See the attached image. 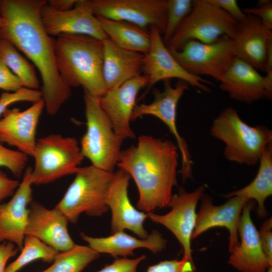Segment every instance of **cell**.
<instances>
[{"instance_id": "obj_1", "label": "cell", "mask_w": 272, "mask_h": 272, "mask_svg": "<svg viewBox=\"0 0 272 272\" xmlns=\"http://www.w3.org/2000/svg\"><path fill=\"white\" fill-rule=\"evenodd\" d=\"M44 0H1L0 15L6 25L0 38L12 43L37 68L40 74L42 98L47 113L56 114L71 95V88L62 81L56 64L54 43L41 21Z\"/></svg>"}, {"instance_id": "obj_4", "label": "cell", "mask_w": 272, "mask_h": 272, "mask_svg": "<svg viewBox=\"0 0 272 272\" xmlns=\"http://www.w3.org/2000/svg\"><path fill=\"white\" fill-rule=\"evenodd\" d=\"M212 136L222 141L225 157L230 161L248 166L256 165L267 145L272 131L263 125L251 126L232 107L224 109L214 120Z\"/></svg>"}, {"instance_id": "obj_2", "label": "cell", "mask_w": 272, "mask_h": 272, "mask_svg": "<svg viewBox=\"0 0 272 272\" xmlns=\"http://www.w3.org/2000/svg\"><path fill=\"white\" fill-rule=\"evenodd\" d=\"M178 147L172 141L147 135L121 150L117 166L132 177L139 191L137 209L146 213L168 207L177 185Z\"/></svg>"}, {"instance_id": "obj_37", "label": "cell", "mask_w": 272, "mask_h": 272, "mask_svg": "<svg viewBox=\"0 0 272 272\" xmlns=\"http://www.w3.org/2000/svg\"><path fill=\"white\" fill-rule=\"evenodd\" d=\"M22 87L19 80L0 57V89L14 92Z\"/></svg>"}, {"instance_id": "obj_44", "label": "cell", "mask_w": 272, "mask_h": 272, "mask_svg": "<svg viewBox=\"0 0 272 272\" xmlns=\"http://www.w3.org/2000/svg\"><path fill=\"white\" fill-rule=\"evenodd\" d=\"M266 272H272V267H269L267 270L266 271Z\"/></svg>"}, {"instance_id": "obj_5", "label": "cell", "mask_w": 272, "mask_h": 272, "mask_svg": "<svg viewBox=\"0 0 272 272\" xmlns=\"http://www.w3.org/2000/svg\"><path fill=\"white\" fill-rule=\"evenodd\" d=\"M114 174L92 165L79 167L55 208L73 223H77L84 213L92 217L101 216L109 210L106 200Z\"/></svg>"}, {"instance_id": "obj_6", "label": "cell", "mask_w": 272, "mask_h": 272, "mask_svg": "<svg viewBox=\"0 0 272 272\" xmlns=\"http://www.w3.org/2000/svg\"><path fill=\"white\" fill-rule=\"evenodd\" d=\"M84 99L87 129L81 140L82 153L92 165L114 172L123 141L115 133L110 119L100 105L99 98L84 90Z\"/></svg>"}, {"instance_id": "obj_8", "label": "cell", "mask_w": 272, "mask_h": 272, "mask_svg": "<svg viewBox=\"0 0 272 272\" xmlns=\"http://www.w3.org/2000/svg\"><path fill=\"white\" fill-rule=\"evenodd\" d=\"M237 25L229 15L208 0H194L191 12L166 45L172 51L190 40L211 43L225 35L232 39Z\"/></svg>"}, {"instance_id": "obj_16", "label": "cell", "mask_w": 272, "mask_h": 272, "mask_svg": "<svg viewBox=\"0 0 272 272\" xmlns=\"http://www.w3.org/2000/svg\"><path fill=\"white\" fill-rule=\"evenodd\" d=\"M192 239L197 238L207 231L215 227H224L229 233V252L239 244L238 226L242 209L250 199L234 196L221 205H215L209 195L201 197Z\"/></svg>"}, {"instance_id": "obj_25", "label": "cell", "mask_w": 272, "mask_h": 272, "mask_svg": "<svg viewBox=\"0 0 272 272\" xmlns=\"http://www.w3.org/2000/svg\"><path fill=\"white\" fill-rule=\"evenodd\" d=\"M81 238L88 245L99 253H106L115 257L133 255L134 250L140 248H146L154 254L165 249L167 240L161 233L153 230L144 239L138 238L119 231L104 237H94L81 233Z\"/></svg>"}, {"instance_id": "obj_35", "label": "cell", "mask_w": 272, "mask_h": 272, "mask_svg": "<svg viewBox=\"0 0 272 272\" xmlns=\"http://www.w3.org/2000/svg\"><path fill=\"white\" fill-rule=\"evenodd\" d=\"M146 258L145 254L134 259L116 257L112 263L106 265L96 272H138L139 264Z\"/></svg>"}, {"instance_id": "obj_41", "label": "cell", "mask_w": 272, "mask_h": 272, "mask_svg": "<svg viewBox=\"0 0 272 272\" xmlns=\"http://www.w3.org/2000/svg\"><path fill=\"white\" fill-rule=\"evenodd\" d=\"M19 250L14 243L10 242L5 241L0 244V272L5 271L7 262L17 255Z\"/></svg>"}, {"instance_id": "obj_13", "label": "cell", "mask_w": 272, "mask_h": 272, "mask_svg": "<svg viewBox=\"0 0 272 272\" xmlns=\"http://www.w3.org/2000/svg\"><path fill=\"white\" fill-rule=\"evenodd\" d=\"M205 187L199 186L192 192L180 188L178 193L172 195L168 207L171 210L166 214L148 213L153 222L162 225L175 236L183 251V256L193 260L191 241L196 219L197 204L204 193Z\"/></svg>"}, {"instance_id": "obj_30", "label": "cell", "mask_w": 272, "mask_h": 272, "mask_svg": "<svg viewBox=\"0 0 272 272\" xmlns=\"http://www.w3.org/2000/svg\"><path fill=\"white\" fill-rule=\"evenodd\" d=\"M19 256L6 266L5 272H17L29 263L40 259L43 262H53L59 252L39 239L26 236Z\"/></svg>"}, {"instance_id": "obj_33", "label": "cell", "mask_w": 272, "mask_h": 272, "mask_svg": "<svg viewBox=\"0 0 272 272\" xmlns=\"http://www.w3.org/2000/svg\"><path fill=\"white\" fill-rule=\"evenodd\" d=\"M41 91L22 87L12 93L4 92L0 97V117L11 104L17 102H36L42 99ZM1 120V119H0Z\"/></svg>"}, {"instance_id": "obj_38", "label": "cell", "mask_w": 272, "mask_h": 272, "mask_svg": "<svg viewBox=\"0 0 272 272\" xmlns=\"http://www.w3.org/2000/svg\"><path fill=\"white\" fill-rule=\"evenodd\" d=\"M211 4L221 9L237 23L244 21L247 15L241 10L236 0H208Z\"/></svg>"}, {"instance_id": "obj_31", "label": "cell", "mask_w": 272, "mask_h": 272, "mask_svg": "<svg viewBox=\"0 0 272 272\" xmlns=\"http://www.w3.org/2000/svg\"><path fill=\"white\" fill-rule=\"evenodd\" d=\"M192 5V0H167L166 23L162 38L165 45L189 15Z\"/></svg>"}, {"instance_id": "obj_26", "label": "cell", "mask_w": 272, "mask_h": 272, "mask_svg": "<svg viewBox=\"0 0 272 272\" xmlns=\"http://www.w3.org/2000/svg\"><path fill=\"white\" fill-rule=\"evenodd\" d=\"M259 162V169L253 180L246 186L228 193L224 197L240 196L255 200L257 205V215L262 218L267 214L265 201L272 194V142L265 148Z\"/></svg>"}, {"instance_id": "obj_19", "label": "cell", "mask_w": 272, "mask_h": 272, "mask_svg": "<svg viewBox=\"0 0 272 272\" xmlns=\"http://www.w3.org/2000/svg\"><path fill=\"white\" fill-rule=\"evenodd\" d=\"M44 107L42 99L22 111L18 108L7 109L0 120V142L32 157L37 141L36 129Z\"/></svg>"}, {"instance_id": "obj_3", "label": "cell", "mask_w": 272, "mask_h": 272, "mask_svg": "<svg viewBox=\"0 0 272 272\" xmlns=\"http://www.w3.org/2000/svg\"><path fill=\"white\" fill-rule=\"evenodd\" d=\"M54 48L57 69L66 86H81L98 98L106 92L103 41L88 35L63 34L54 39Z\"/></svg>"}, {"instance_id": "obj_9", "label": "cell", "mask_w": 272, "mask_h": 272, "mask_svg": "<svg viewBox=\"0 0 272 272\" xmlns=\"http://www.w3.org/2000/svg\"><path fill=\"white\" fill-rule=\"evenodd\" d=\"M170 51L189 73L211 76L219 82L236 57L232 39L226 35L211 43L190 40Z\"/></svg>"}, {"instance_id": "obj_17", "label": "cell", "mask_w": 272, "mask_h": 272, "mask_svg": "<svg viewBox=\"0 0 272 272\" xmlns=\"http://www.w3.org/2000/svg\"><path fill=\"white\" fill-rule=\"evenodd\" d=\"M251 200L244 205L240 218L238 234L240 241L230 253L228 263L240 272H266L272 262L263 251L258 232L251 217Z\"/></svg>"}, {"instance_id": "obj_18", "label": "cell", "mask_w": 272, "mask_h": 272, "mask_svg": "<svg viewBox=\"0 0 272 272\" xmlns=\"http://www.w3.org/2000/svg\"><path fill=\"white\" fill-rule=\"evenodd\" d=\"M75 8L57 11L45 4L41 10V19L44 29L50 36L61 34L88 35L102 41L109 39L97 19L77 0Z\"/></svg>"}, {"instance_id": "obj_43", "label": "cell", "mask_w": 272, "mask_h": 272, "mask_svg": "<svg viewBox=\"0 0 272 272\" xmlns=\"http://www.w3.org/2000/svg\"><path fill=\"white\" fill-rule=\"evenodd\" d=\"M5 20L0 15V29L6 25Z\"/></svg>"}, {"instance_id": "obj_23", "label": "cell", "mask_w": 272, "mask_h": 272, "mask_svg": "<svg viewBox=\"0 0 272 272\" xmlns=\"http://www.w3.org/2000/svg\"><path fill=\"white\" fill-rule=\"evenodd\" d=\"M232 39L236 57L264 72L272 31L267 30L258 18L248 14L244 21L237 23Z\"/></svg>"}, {"instance_id": "obj_29", "label": "cell", "mask_w": 272, "mask_h": 272, "mask_svg": "<svg viewBox=\"0 0 272 272\" xmlns=\"http://www.w3.org/2000/svg\"><path fill=\"white\" fill-rule=\"evenodd\" d=\"M100 254L91 247L75 244L71 249L59 252L50 266L44 272H82Z\"/></svg>"}, {"instance_id": "obj_14", "label": "cell", "mask_w": 272, "mask_h": 272, "mask_svg": "<svg viewBox=\"0 0 272 272\" xmlns=\"http://www.w3.org/2000/svg\"><path fill=\"white\" fill-rule=\"evenodd\" d=\"M144 75L129 80L119 86L107 91L99 101L110 119L117 135L123 141L134 139L135 134L130 121L139 91L148 85Z\"/></svg>"}, {"instance_id": "obj_20", "label": "cell", "mask_w": 272, "mask_h": 272, "mask_svg": "<svg viewBox=\"0 0 272 272\" xmlns=\"http://www.w3.org/2000/svg\"><path fill=\"white\" fill-rule=\"evenodd\" d=\"M32 168H27L21 183L12 198L0 205V243L10 242L19 250L23 246L29 214V205L32 201Z\"/></svg>"}, {"instance_id": "obj_21", "label": "cell", "mask_w": 272, "mask_h": 272, "mask_svg": "<svg viewBox=\"0 0 272 272\" xmlns=\"http://www.w3.org/2000/svg\"><path fill=\"white\" fill-rule=\"evenodd\" d=\"M69 220L58 210L48 209L35 201L29 206L25 236L36 237L59 252L76 244L68 231Z\"/></svg>"}, {"instance_id": "obj_45", "label": "cell", "mask_w": 272, "mask_h": 272, "mask_svg": "<svg viewBox=\"0 0 272 272\" xmlns=\"http://www.w3.org/2000/svg\"><path fill=\"white\" fill-rule=\"evenodd\" d=\"M42 272H44V271H42Z\"/></svg>"}, {"instance_id": "obj_36", "label": "cell", "mask_w": 272, "mask_h": 272, "mask_svg": "<svg viewBox=\"0 0 272 272\" xmlns=\"http://www.w3.org/2000/svg\"><path fill=\"white\" fill-rule=\"evenodd\" d=\"M242 11L246 15H251L258 18L267 30L272 31L271 1H259L257 7L245 8Z\"/></svg>"}, {"instance_id": "obj_28", "label": "cell", "mask_w": 272, "mask_h": 272, "mask_svg": "<svg viewBox=\"0 0 272 272\" xmlns=\"http://www.w3.org/2000/svg\"><path fill=\"white\" fill-rule=\"evenodd\" d=\"M0 57L18 78L23 87L38 90L39 81L33 65L12 43L2 38H0Z\"/></svg>"}, {"instance_id": "obj_42", "label": "cell", "mask_w": 272, "mask_h": 272, "mask_svg": "<svg viewBox=\"0 0 272 272\" xmlns=\"http://www.w3.org/2000/svg\"><path fill=\"white\" fill-rule=\"evenodd\" d=\"M77 0H50L48 5L57 11H65L72 9Z\"/></svg>"}, {"instance_id": "obj_34", "label": "cell", "mask_w": 272, "mask_h": 272, "mask_svg": "<svg viewBox=\"0 0 272 272\" xmlns=\"http://www.w3.org/2000/svg\"><path fill=\"white\" fill-rule=\"evenodd\" d=\"M146 272H195L193 260L183 256L180 259L166 260L149 266Z\"/></svg>"}, {"instance_id": "obj_10", "label": "cell", "mask_w": 272, "mask_h": 272, "mask_svg": "<svg viewBox=\"0 0 272 272\" xmlns=\"http://www.w3.org/2000/svg\"><path fill=\"white\" fill-rule=\"evenodd\" d=\"M94 15L132 24L141 28L154 26L163 34L167 0H79Z\"/></svg>"}, {"instance_id": "obj_24", "label": "cell", "mask_w": 272, "mask_h": 272, "mask_svg": "<svg viewBox=\"0 0 272 272\" xmlns=\"http://www.w3.org/2000/svg\"><path fill=\"white\" fill-rule=\"evenodd\" d=\"M103 77L106 91L142 75L144 54L122 48L109 39L103 41Z\"/></svg>"}, {"instance_id": "obj_22", "label": "cell", "mask_w": 272, "mask_h": 272, "mask_svg": "<svg viewBox=\"0 0 272 272\" xmlns=\"http://www.w3.org/2000/svg\"><path fill=\"white\" fill-rule=\"evenodd\" d=\"M220 88L232 99L251 104L266 98L271 99L272 89L252 65L236 57L220 82Z\"/></svg>"}, {"instance_id": "obj_32", "label": "cell", "mask_w": 272, "mask_h": 272, "mask_svg": "<svg viewBox=\"0 0 272 272\" xmlns=\"http://www.w3.org/2000/svg\"><path fill=\"white\" fill-rule=\"evenodd\" d=\"M28 156L18 151L8 149L0 142V167L9 169L14 175L20 176L25 169Z\"/></svg>"}, {"instance_id": "obj_12", "label": "cell", "mask_w": 272, "mask_h": 272, "mask_svg": "<svg viewBox=\"0 0 272 272\" xmlns=\"http://www.w3.org/2000/svg\"><path fill=\"white\" fill-rule=\"evenodd\" d=\"M150 47L144 54L142 73L148 79L145 95L155 84L161 81L178 79L192 87L205 92L211 90L205 84H212L201 77L193 75L184 69L172 55L161 37L159 30L150 27Z\"/></svg>"}, {"instance_id": "obj_15", "label": "cell", "mask_w": 272, "mask_h": 272, "mask_svg": "<svg viewBox=\"0 0 272 272\" xmlns=\"http://www.w3.org/2000/svg\"><path fill=\"white\" fill-rule=\"evenodd\" d=\"M130 179L129 174L122 169L114 172L106 200L111 212V233L128 230L144 239L149 235L144 226L148 215L132 205L128 193Z\"/></svg>"}, {"instance_id": "obj_39", "label": "cell", "mask_w": 272, "mask_h": 272, "mask_svg": "<svg viewBox=\"0 0 272 272\" xmlns=\"http://www.w3.org/2000/svg\"><path fill=\"white\" fill-rule=\"evenodd\" d=\"M258 235L263 252L272 262V218L266 220L258 231Z\"/></svg>"}, {"instance_id": "obj_11", "label": "cell", "mask_w": 272, "mask_h": 272, "mask_svg": "<svg viewBox=\"0 0 272 272\" xmlns=\"http://www.w3.org/2000/svg\"><path fill=\"white\" fill-rule=\"evenodd\" d=\"M162 91L154 90V99L149 104L135 105L132 112L131 121L143 115L154 116L162 120L174 136L181 156V174L183 181L192 176L191 155L185 140L179 133L176 126L177 108L179 100L189 85L183 82L172 87L170 80L164 81Z\"/></svg>"}, {"instance_id": "obj_40", "label": "cell", "mask_w": 272, "mask_h": 272, "mask_svg": "<svg viewBox=\"0 0 272 272\" xmlns=\"http://www.w3.org/2000/svg\"><path fill=\"white\" fill-rule=\"evenodd\" d=\"M20 183L18 180L10 178L0 170V202L4 199L13 196Z\"/></svg>"}, {"instance_id": "obj_27", "label": "cell", "mask_w": 272, "mask_h": 272, "mask_svg": "<svg viewBox=\"0 0 272 272\" xmlns=\"http://www.w3.org/2000/svg\"><path fill=\"white\" fill-rule=\"evenodd\" d=\"M96 17L108 38L118 46L143 54L148 51L150 32L129 23Z\"/></svg>"}, {"instance_id": "obj_7", "label": "cell", "mask_w": 272, "mask_h": 272, "mask_svg": "<svg viewBox=\"0 0 272 272\" xmlns=\"http://www.w3.org/2000/svg\"><path fill=\"white\" fill-rule=\"evenodd\" d=\"M32 157L34 166L30 178L35 185L48 184L75 174L84 159L77 139L59 134L37 140Z\"/></svg>"}]
</instances>
